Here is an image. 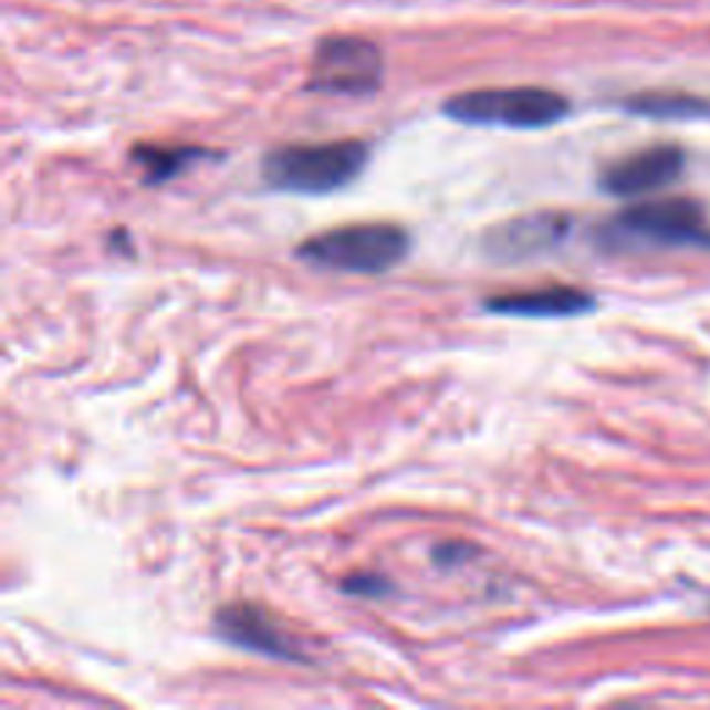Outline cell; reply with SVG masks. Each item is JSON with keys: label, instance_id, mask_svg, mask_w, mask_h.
Instances as JSON below:
<instances>
[{"label": "cell", "instance_id": "cell-11", "mask_svg": "<svg viewBox=\"0 0 710 710\" xmlns=\"http://www.w3.org/2000/svg\"><path fill=\"white\" fill-rule=\"evenodd\" d=\"M625 106L627 112L658 119H688L699 117V114H708V103L699 101V97L666 95V92H649V95L630 97Z\"/></svg>", "mask_w": 710, "mask_h": 710}, {"label": "cell", "instance_id": "cell-10", "mask_svg": "<svg viewBox=\"0 0 710 710\" xmlns=\"http://www.w3.org/2000/svg\"><path fill=\"white\" fill-rule=\"evenodd\" d=\"M220 153L203 150V147H189V145H136L130 150V161H136L142 167V181L147 187H161V184L173 181L181 173H187L192 164L203 161V158H217Z\"/></svg>", "mask_w": 710, "mask_h": 710}, {"label": "cell", "instance_id": "cell-7", "mask_svg": "<svg viewBox=\"0 0 710 710\" xmlns=\"http://www.w3.org/2000/svg\"><path fill=\"white\" fill-rule=\"evenodd\" d=\"M215 636L226 641L228 647L244 649V652L264 655L272 660H305L297 652V644L259 608L250 603H233L217 608L215 619Z\"/></svg>", "mask_w": 710, "mask_h": 710}, {"label": "cell", "instance_id": "cell-13", "mask_svg": "<svg viewBox=\"0 0 710 710\" xmlns=\"http://www.w3.org/2000/svg\"><path fill=\"white\" fill-rule=\"evenodd\" d=\"M467 553H469L467 544H439V547L434 550V561L439 566H452L467 561Z\"/></svg>", "mask_w": 710, "mask_h": 710}, {"label": "cell", "instance_id": "cell-4", "mask_svg": "<svg viewBox=\"0 0 710 710\" xmlns=\"http://www.w3.org/2000/svg\"><path fill=\"white\" fill-rule=\"evenodd\" d=\"M441 112L456 123L480 128L539 130L570 117L572 106L561 92L544 86H491L452 95Z\"/></svg>", "mask_w": 710, "mask_h": 710}, {"label": "cell", "instance_id": "cell-1", "mask_svg": "<svg viewBox=\"0 0 710 710\" xmlns=\"http://www.w3.org/2000/svg\"><path fill=\"white\" fill-rule=\"evenodd\" d=\"M373 147L362 139L283 145L261 158V181L283 195L322 198L349 187L367 169Z\"/></svg>", "mask_w": 710, "mask_h": 710}, {"label": "cell", "instance_id": "cell-3", "mask_svg": "<svg viewBox=\"0 0 710 710\" xmlns=\"http://www.w3.org/2000/svg\"><path fill=\"white\" fill-rule=\"evenodd\" d=\"M605 250L641 248H710L704 209L688 198L644 200L608 217L597 228Z\"/></svg>", "mask_w": 710, "mask_h": 710}, {"label": "cell", "instance_id": "cell-8", "mask_svg": "<svg viewBox=\"0 0 710 710\" xmlns=\"http://www.w3.org/2000/svg\"><path fill=\"white\" fill-rule=\"evenodd\" d=\"M570 231L561 215H528L491 228L483 237V250L497 261H522L553 250Z\"/></svg>", "mask_w": 710, "mask_h": 710}, {"label": "cell", "instance_id": "cell-6", "mask_svg": "<svg viewBox=\"0 0 710 710\" xmlns=\"http://www.w3.org/2000/svg\"><path fill=\"white\" fill-rule=\"evenodd\" d=\"M686 169V150L677 145H652L608 164L599 175V189L610 198L636 200L671 187Z\"/></svg>", "mask_w": 710, "mask_h": 710}, {"label": "cell", "instance_id": "cell-9", "mask_svg": "<svg viewBox=\"0 0 710 710\" xmlns=\"http://www.w3.org/2000/svg\"><path fill=\"white\" fill-rule=\"evenodd\" d=\"M597 305L594 294L577 286L533 289V292L494 294L483 300V309L497 316H522V320H564V316H581Z\"/></svg>", "mask_w": 710, "mask_h": 710}, {"label": "cell", "instance_id": "cell-2", "mask_svg": "<svg viewBox=\"0 0 710 710\" xmlns=\"http://www.w3.org/2000/svg\"><path fill=\"white\" fill-rule=\"evenodd\" d=\"M411 253V233L395 222H355L303 239L294 250L300 261L349 275H384Z\"/></svg>", "mask_w": 710, "mask_h": 710}, {"label": "cell", "instance_id": "cell-12", "mask_svg": "<svg viewBox=\"0 0 710 710\" xmlns=\"http://www.w3.org/2000/svg\"><path fill=\"white\" fill-rule=\"evenodd\" d=\"M342 592L349 597H364V599H384L386 594H391V583L384 575H373V572H355L342 581Z\"/></svg>", "mask_w": 710, "mask_h": 710}, {"label": "cell", "instance_id": "cell-5", "mask_svg": "<svg viewBox=\"0 0 710 710\" xmlns=\"http://www.w3.org/2000/svg\"><path fill=\"white\" fill-rule=\"evenodd\" d=\"M384 84V53L367 36L331 34L320 40L309 70V90L364 97Z\"/></svg>", "mask_w": 710, "mask_h": 710}]
</instances>
